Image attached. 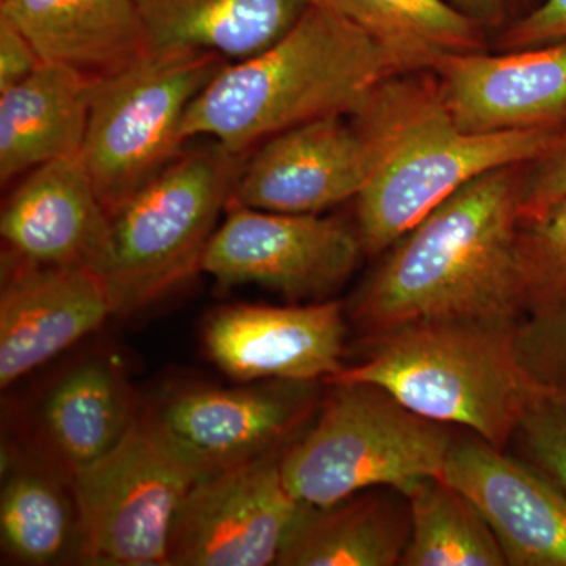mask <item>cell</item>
<instances>
[{"instance_id": "6da1fadb", "label": "cell", "mask_w": 566, "mask_h": 566, "mask_svg": "<svg viewBox=\"0 0 566 566\" xmlns=\"http://www.w3.org/2000/svg\"><path fill=\"white\" fill-rule=\"evenodd\" d=\"M524 169L480 175L387 249L352 304L368 338L424 319L523 318L516 241Z\"/></svg>"}, {"instance_id": "7a4b0ae2", "label": "cell", "mask_w": 566, "mask_h": 566, "mask_svg": "<svg viewBox=\"0 0 566 566\" xmlns=\"http://www.w3.org/2000/svg\"><path fill=\"white\" fill-rule=\"evenodd\" d=\"M370 150L356 232L379 255L469 181L534 161L558 132L474 134L453 120L433 71L392 74L349 115Z\"/></svg>"}, {"instance_id": "3957f363", "label": "cell", "mask_w": 566, "mask_h": 566, "mask_svg": "<svg viewBox=\"0 0 566 566\" xmlns=\"http://www.w3.org/2000/svg\"><path fill=\"white\" fill-rule=\"evenodd\" d=\"M392 76L385 52L340 14L308 3L266 50L223 66L193 98L182 140L208 137L244 156L275 134L318 118L349 117Z\"/></svg>"}, {"instance_id": "277c9868", "label": "cell", "mask_w": 566, "mask_h": 566, "mask_svg": "<svg viewBox=\"0 0 566 566\" xmlns=\"http://www.w3.org/2000/svg\"><path fill=\"white\" fill-rule=\"evenodd\" d=\"M517 323L441 318L403 324L368 338L365 360L324 382L379 386L416 415L468 428L505 450L528 406L546 392L521 363Z\"/></svg>"}, {"instance_id": "5b68a950", "label": "cell", "mask_w": 566, "mask_h": 566, "mask_svg": "<svg viewBox=\"0 0 566 566\" xmlns=\"http://www.w3.org/2000/svg\"><path fill=\"white\" fill-rule=\"evenodd\" d=\"M311 430L285 447L283 482L300 504L333 505L376 488L406 495L441 476L450 424L416 415L368 382H337Z\"/></svg>"}, {"instance_id": "8992f818", "label": "cell", "mask_w": 566, "mask_h": 566, "mask_svg": "<svg viewBox=\"0 0 566 566\" xmlns=\"http://www.w3.org/2000/svg\"><path fill=\"white\" fill-rule=\"evenodd\" d=\"M243 164V156L211 140L181 153L111 216L103 281L114 315L140 311L202 271Z\"/></svg>"}, {"instance_id": "52a82bcc", "label": "cell", "mask_w": 566, "mask_h": 566, "mask_svg": "<svg viewBox=\"0 0 566 566\" xmlns=\"http://www.w3.org/2000/svg\"><path fill=\"white\" fill-rule=\"evenodd\" d=\"M216 472L167 428L139 415L120 442L70 475L80 557L92 566H167L175 515L189 490Z\"/></svg>"}, {"instance_id": "ba28073f", "label": "cell", "mask_w": 566, "mask_h": 566, "mask_svg": "<svg viewBox=\"0 0 566 566\" xmlns=\"http://www.w3.org/2000/svg\"><path fill=\"white\" fill-rule=\"evenodd\" d=\"M226 65L214 52L151 51L93 82L81 156L109 216L181 155L186 112Z\"/></svg>"}, {"instance_id": "9c48e42d", "label": "cell", "mask_w": 566, "mask_h": 566, "mask_svg": "<svg viewBox=\"0 0 566 566\" xmlns=\"http://www.w3.org/2000/svg\"><path fill=\"white\" fill-rule=\"evenodd\" d=\"M363 253L356 230L337 219L230 205L202 271L223 286L259 285L292 300H322L352 277Z\"/></svg>"}, {"instance_id": "30bf717a", "label": "cell", "mask_w": 566, "mask_h": 566, "mask_svg": "<svg viewBox=\"0 0 566 566\" xmlns=\"http://www.w3.org/2000/svg\"><path fill=\"white\" fill-rule=\"evenodd\" d=\"M283 450L200 479L175 515L167 566L275 565L300 506L283 482Z\"/></svg>"}, {"instance_id": "8fae6325", "label": "cell", "mask_w": 566, "mask_h": 566, "mask_svg": "<svg viewBox=\"0 0 566 566\" xmlns=\"http://www.w3.org/2000/svg\"><path fill=\"white\" fill-rule=\"evenodd\" d=\"M370 150L352 118H318L275 134L243 164L229 205L322 214L354 200L370 175Z\"/></svg>"}, {"instance_id": "7c38bea8", "label": "cell", "mask_w": 566, "mask_h": 566, "mask_svg": "<svg viewBox=\"0 0 566 566\" xmlns=\"http://www.w3.org/2000/svg\"><path fill=\"white\" fill-rule=\"evenodd\" d=\"M433 73L447 109L464 132L566 128V41L447 55Z\"/></svg>"}, {"instance_id": "4fadbf2b", "label": "cell", "mask_w": 566, "mask_h": 566, "mask_svg": "<svg viewBox=\"0 0 566 566\" xmlns=\"http://www.w3.org/2000/svg\"><path fill=\"white\" fill-rule=\"evenodd\" d=\"M346 323L342 305H232L205 326L208 356L241 382L326 381L344 368Z\"/></svg>"}, {"instance_id": "5bb4252c", "label": "cell", "mask_w": 566, "mask_h": 566, "mask_svg": "<svg viewBox=\"0 0 566 566\" xmlns=\"http://www.w3.org/2000/svg\"><path fill=\"white\" fill-rule=\"evenodd\" d=\"M442 479L485 517L512 566H566V495L523 458L453 441Z\"/></svg>"}, {"instance_id": "9a60e30c", "label": "cell", "mask_w": 566, "mask_h": 566, "mask_svg": "<svg viewBox=\"0 0 566 566\" xmlns=\"http://www.w3.org/2000/svg\"><path fill=\"white\" fill-rule=\"evenodd\" d=\"M111 216L81 155L43 164L14 189L0 216L6 262L87 268L103 279Z\"/></svg>"}, {"instance_id": "2e32d148", "label": "cell", "mask_w": 566, "mask_h": 566, "mask_svg": "<svg viewBox=\"0 0 566 566\" xmlns=\"http://www.w3.org/2000/svg\"><path fill=\"white\" fill-rule=\"evenodd\" d=\"M318 381L191 387L164 401L158 416L214 471L285 449L316 405Z\"/></svg>"}, {"instance_id": "e0dca14e", "label": "cell", "mask_w": 566, "mask_h": 566, "mask_svg": "<svg viewBox=\"0 0 566 566\" xmlns=\"http://www.w3.org/2000/svg\"><path fill=\"white\" fill-rule=\"evenodd\" d=\"M114 307L87 268L7 262L0 294V386L7 389L87 337Z\"/></svg>"}, {"instance_id": "ac0fdd59", "label": "cell", "mask_w": 566, "mask_h": 566, "mask_svg": "<svg viewBox=\"0 0 566 566\" xmlns=\"http://www.w3.org/2000/svg\"><path fill=\"white\" fill-rule=\"evenodd\" d=\"M48 65L98 82L151 54L136 0H0Z\"/></svg>"}, {"instance_id": "d6986e66", "label": "cell", "mask_w": 566, "mask_h": 566, "mask_svg": "<svg viewBox=\"0 0 566 566\" xmlns=\"http://www.w3.org/2000/svg\"><path fill=\"white\" fill-rule=\"evenodd\" d=\"M92 82L43 63L0 93V181L82 153Z\"/></svg>"}, {"instance_id": "ffe728a7", "label": "cell", "mask_w": 566, "mask_h": 566, "mask_svg": "<svg viewBox=\"0 0 566 566\" xmlns=\"http://www.w3.org/2000/svg\"><path fill=\"white\" fill-rule=\"evenodd\" d=\"M409 528V506L381 491H364L333 505L300 504L275 565H400Z\"/></svg>"}, {"instance_id": "44dd1931", "label": "cell", "mask_w": 566, "mask_h": 566, "mask_svg": "<svg viewBox=\"0 0 566 566\" xmlns=\"http://www.w3.org/2000/svg\"><path fill=\"white\" fill-rule=\"evenodd\" d=\"M137 416L120 368L95 357L74 365L41 406L44 455L70 476L111 452Z\"/></svg>"}, {"instance_id": "7402d4cb", "label": "cell", "mask_w": 566, "mask_h": 566, "mask_svg": "<svg viewBox=\"0 0 566 566\" xmlns=\"http://www.w3.org/2000/svg\"><path fill=\"white\" fill-rule=\"evenodd\" d=\"M153 51L199 50L244 61L296 24L308 0H136Z\"/></svg>"}, {"instance_id": "603a6c76", "label": "cell", "mask_w": 566, "mask_h": 566, "mask_svg": "<svg viewBox=\"0 0 566 566\" xmlns=\"http://www.w3.org/2000/svg\"><path fill=\"white\" fill-rule=\"evenodd\" d=\"M3 553L25 565L80 557V516L70 476L50 458H13L0 494Z\"/></svg>"}, {"instance_id": "cb8c5ba5", "label": "cell", "mask_w": 566, "mask_h": 566, "mask_svg": "<svg viewBox=\"0 0 566 566\" xmlns=\"http://www.w3.org/2000/svg\"><path fill=\"white\" fill-rule=\"evenodd\" d=\"M340 14L385 52L392 74L433 71L447 55L485 50L483 29L449 0H308Z\"/></svg>"}, {"instance_id": "d4e9b609", "label": "cell", "mask_w": 566, "mask_h": 566, "mask_svg": "<svg viewBox=\"0 0 566 566\" xmlns=\"http://www.w3.org/2000/svg\"><path fill=\"white\" fill-rule=\"evenodd\" d=\"M405 499L411 528L401 566L509 565L485 517L442 476L422 480Z\"/></svg>"}, {"instance_id": "484cf974", "label": "cell", "mask_w": 566, "mask_h": 566, "mask_svg": "<svg viewBox=\"0 0 566 566\" xmlns=\"http://www.w3.org/2000/svg\"><path fill=\"white\" fill-rule=\"evenodd\" d=\"M524 316L566 301V197L521 219L516 241Z\"/></svg>"}, {"instance_id": "4316f807", "label": "cell", "mask_w": 566, "mask_h": 566, "mask_svg": "<svg viewBox=\"0 0 566 566\" xmlns=\"http://www.w3.org/2000/svg\"><path fill=\"white\" fill-rule=\"evenodd\" d=\"M513 439L523 460L566 495V394L546 390L538 395Z\"/></svg>"}, {"instance_id": "83f0119b", "label": "cell", "mask_w": 566, "mask_h": 566, "mask_svg": "<svg viewBox=\"0 0 566 566\" xmlns=\"http://www.w3.org/2000/svg\"><path fill=\"white\" fill-rule=\"evenodd\" d=\"M516 346L536 385L566 394V301L523 316L517 323Z\"/></svg>"}, {"instance_id": "f1b7e54d", "label": "cell", "mask_w": 566, "mask_h": 566, "mask_svg": "<svg viewBox=\"0 0 566 566\" xmlns=\"http://www.w3.org/2000/svg\"><path fill=\"white\" fill-rule=\"evenodd\" d=\"M566 197V128L560 129L539 153L526 164L523 182L521 219L531 218Z\"/></svg>"}, {"instance_id": "f546056e", "label": "cell", "mask_w": 566, "mask_h": 566, "mask_svg": "<svg viewBox=\"0 0 566 566\" xmlns=\"http://www.w3.org/2000/svg\"><path fill=\"white\" fill-rule=\"evenodd\" d=\"M566 41V0H545L499 36L501 51L524 50L539 44Z\"/></svg>"}, {"instance_id": "4dcf8cb0", "label": "cell", "mask_w": 566, "mask_h": 566, "mask_svg": "<svg viewBox=\"0 0 566 566\" xmlns=\"http://www.w3.org/2000/svg\"><path fill=\"white\" fill-rule=\"evenodd\" d=\"M43 65L35 48L6 17H0V93L28 80Z\"/></svg>"}, {"instance_id": "1f68e13d", "label": "cell", "mask_w": 566, "mask_h": 566, "mask_svg": "<svg viewBox=\"0 0 566 566\" xmlns=\"http://www.w3.org/2000/svg\"><path fill=\"white\" fill-rule=\"evenodd\" d=\"M449 2L482 29L502 24L510 6V0H449Z\"/></svg>"}]
</instances>
